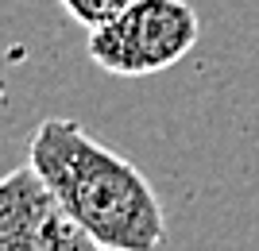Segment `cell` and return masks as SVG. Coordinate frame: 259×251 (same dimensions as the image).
Listing matches in <instances>:
<instances>
[{
  "label": "cell",
  "mask_w": 259,
  "mask_h": 251,
  "mask_svg": "<svg viewBox=\"0 0 259 251\" xmlns=\"http://www.w3.org/2000/svg\"><path fill=\"white\" fill-rule=\"evenodd\" d=\"M27 163L105 251H162L166 213L155 186L77 120H39L27 135Z\"/></svg>",
  "instance_id": "obj_1"
},
{
  "label": "cell",
  "mask_w": 259,
  "mask_h": 251,
  "mask_svg": "<svg viewBox=\"0 0 259 251\" xmlns=\"http://www.w3.org/2000/svg\"><path fill=\"white\" fill-rule=\"evenodd\" d=\"M201 20L186 0H132L116 20L89 31V58L112 77H151L197 46Z\"/></svg>",
  "instance_id": "obj_2"
},
{
  "label": "cell",
  "mask_w": 259,
  "mask_h": 251,
  "mask_svg": "<svg viewBox=\"0 0 259 251\" xmlns=\"http://www.w3.org/2000/svg\"><path fill=\"white\" fill-rule=\"evenodd\" d=\"M0 251H105L31 163L0 182Z\"/></svg>",
  "instance_id": "obj_3"
},
{
  "label": "cell",
  "mask_w": 259,
  "mask_h": 251,
  "mask_svg": "<svg viewBox=\"0 0 259 251\" xmlns=\"http://www.w3.org/2000/svg\"><path fill=\"white\" fill-rule=\"evenodd\" d=\"M58 4L66 8V16H70L74 23H81L85 31H93V27H101V23L116 20L132 0H58Z\"/></svg>",
  "instance_id": "obj_4"
}]
</instances>
